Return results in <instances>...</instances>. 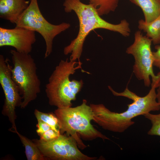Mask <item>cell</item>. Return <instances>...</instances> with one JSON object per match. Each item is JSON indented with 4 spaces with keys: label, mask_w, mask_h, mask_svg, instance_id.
Masks as SVG:
<instances>
[{
    "label": "cell",
    "mask_w": 160,
    "mask_h": 160,
    "mask_svg": "<svg viewBox=\"0 0 160 160\" xmlns=\"http://www.w3.org/2000/svg\"><path fill=\"white\" fill-rule=\"evenodd\" d=\"M157 87L156 84L151 85L148 93L143 97L138 96L127 87L121 92L113 90L114 96L127 97L132 100V103L127 105L126 111L121 113L112 112L102 104H90L94 113L93 121L105 130L117 133L124 132L135 124L132 120L134 118L160 109L157 100Z\"/></svg>",
    "instance_id": "1"
},
{
    "label": "cell",
    "mask_w": 160,
    "mask_h": 160,
    "mask_svg": "<svg viewBox=\"0 0 160 160\" xmlns=\"http://www.w3.org/2000/svg\"><path fill=\"white\" fill-rule=\"evenodd\" d=\"M65 12L72 11L76 14L79 22V29L76 37L69 44L65 47L63 52L67 55L71 53L70 61H80L85 39L92 30L103 28L117 32L124 37H128L131 31L129 22L121 20L117 24H113L102 19L92 4H85L81 0H65L63 4Z\"/></svg>",
    "instance_id": "2"
},
{
    "label": "cell",
    "mask_w": 160,
    "mask_h": 160,
    "mask_svg": "<svg viewBox=\"0 0 160 160\" xmlns=\"http://www.w3.org/2000/svg\"><path fill=\"white\" fill-rule=\"evenodd\" d=\"M82 63L61 60L49 77L46 85L45 92L49 104L57 108L71 107L72 101L76 100L77 94L82 88V80H71L70 76L81 69Z\"/></svg>",
    "instance_id": "3"
},
{
    "label": "cell",
    "mask_w": 160,
    "mask_h": 160,
    "mask_svg": "<svg viewBox=\"0 0 160 160\" xmlns=\"http://www.w3.org/2000/svg\"><path fill=\"white\" fill-rule=\"evenodd\" d=\"M54 113L58 119L61 134L65 132L76 140L79 148L83 149L87 147L80 138L86 140L97 138L103 140L110 139L95 129L91 121L94 119L91 107L87 101L83 100L81 104L74 107L57 108Z\"/></svg>",
    "instance_id": "4"
},
{
    "label": "cell",
    "mask_w": 160,
    "mask_h": 160,
    "mask_svg": "<svg viewBox=\"0 0 160 160\" xmlns=\"http://www.w3.org/2000/svg\"><path fill=\"white\" fill-rule=\"evenodd\" d=\"M13 66L12 78L17 86L23 101L20 107L23 109L35 100L41 91L40 81L37 73L34 59L29 54L10 51Z\"/></svg>",
    "instance_id": "5"
},
{
    "label": "cell",
    "mask_w": 160,
    "mask_h": 160,
    "mask_svg": "<svg viewBox=\"0 0 160 160\" xmlns=\"http://www.w3.org/2000/svg\"><path fill=\"white\" fill-rule=\"evenodd\" d=\"M15 24V26L24 28L41 34L46 45L44 58L48 57L52 52L55 37L71 26L69 23L65 22L55 25L48 22L42 14L37 0H30L28 7Z\"/></svg>",
    "instance_id": "6"
},
{
    "label": "cell",
    "mask_w": 160,
    "mask_h": 160,
    "mask_svg": "<svg viewBox=\"0 0 160 160\" xmlns=\"http://www.w3.org/2000/svg\"><path fill=\"white\" fill-rule=\"evenodd\" d=\"M152 41L140 31L134 34L133 43L126 49V52L132 55L135 60L133 72L136 77L143 81L144 85L149 87L152 82H160V72L156 75L153 71V57L151 49Z\"/></svg>",
    "instance_id": "7"
},
{
    "label": "cell",
    "mask_w": 160,
    "mask_h": 160,
    "mask_svg": "<svg viewBox=\"0 0 160 160\" xmlns=\"http://www.w3.org/2000/svg\"><path fill=\"white\" fill-rule=\"evenodd\" d=\"M36 145L43 155L48 160H95L82 153L79 149L76 140L72 136L60 134L56 138L49 141L34 139Z\"/></svg>",
    "instance_id": "8"
},
{
    "label": "cell",
    "mask_w": 160,
    "mask_h": 160,
    "mask_svg": "<svg viewBox=\"0 0 160 160\" xmlns=\"http://www.w3.org/2000/svg\"><path fill=\"white\" fill-rule=\"evenodd\" d=\"M9 62V59H5L3 55H0V83L5 97L2 113L8 117L12 124L10 131L16 133L18 131L15 122L16 118L15 110L16 107H20L22 98L12 78L13 67Z\"/></svg>",
    "instance_id": "9"
},
{
    "label": "cell",
    "mask_w": 160,
    "mask_h": 160,
    "mask_svg": "<svg viewBox=\"0 0 160 160\" xmlns=\"http://www.w3.org/2000/svg\"><path fill=\"white\" fill-rule=\"evenodd\" d=\"M35 32L22 27L12 29L0 28V47L11 46L17 52L29 54L36 42Z\"/></svg>",
    "instance_id": "10"
},
{
    "label": "cell",
    "mask_w": 160,
    "mask_h": 160,
    "mask_svg": "<svg viewBox=\"0 0 160 160\" xmlns=\"http://www.w3.org/2000/svg\"><path fill=\"white\" fill-rule=\"evenodd\" d=\"M29 3L26 0H0V17L15 24Z\"/></svg>",
    "instance_id": "11"
},
{
    "label": "cell",
    "mask_w": 160,
    "mask_h": 160,
    "mask_svg": "<svg viewBox=\"0 0 160 160\" xmlns=\"http://www.w3.org/2000/svg\"><path fill=\"white\" fill-rule=\"evenodd\" d=\"M143 11L145 21L150 22L160 15V0H129Z\"/></svg>",
    "instance_id": "12"
},
{
    "label": "cell",
    "mask_w": 160,
    "mask_h": 160,
    "mask_svg": "<svg viewBox=\"0 0 160 160\" xmlns=\"http://www.w3.org/2000/svg\"><path fill=\"white\" fill-rule=\"evenodd\" d=\"M138 28L146 33L154 45L160 44V15L156 19L149 23L140 19L138 21Z\"/></svg>",
    "instance_id": "13"
},
{
    "label": "cell",
    "mask_w": 160,
    "mask_h": 160,
    "mask_svg": "<svg viewBox=\"0 0 160 160\" xmlns=\"http://www.w3.org/2000/svg\"><path fill=\"white\" fill-rule=\"evenodd\" d=\"M16 134L19 136L25 148L26 157L28 160H47L44 156L36 145L32 141L22 135L17 131Z\"/></svg>",
    "instance_id": "14"
},
{
    "label": "cell",
    "mask_w": 160,
    "mask_h": 160,
    "mask_svg": "<svg viewBox=\"0 0 160 160\" xmlns=\"http://www.w3.org/2000/svg\"><path fill=\"white\" fill-rule=\"evenodd\" d=\"M100 16L114 12L118 6L119 0H89Z\"/></svg>",
    "instance_id": "15"
},
{
    "label": "cell",
    "mask_w": 160,
    "mask_h": 160,
    "mask_svg": "<svg viewBox=\"0 0 160 160\" xmlns=\"http://www.w3.org/2000/svg\"><path fill=\"white\" fill-rule=\"evenodd\" d=\"M34 114L37 121L47 123L52 129L60 133L58 120L55 113H44L35 109Z\"/></svg>",
    "instance_id": "16"
},
{
    "label": "cell",
    "mask_w": 160,
    "mask_h": 160,
    "mask_svg": "<svg viewBox=\"0 0 160 160\" xmlns=\"http://www.w3.org/2000/svg\"><path fill=\"white\" fill-rule=\"evenodd\" d=\"M144 116L151 124V127L148 131V134L150 135L160 137V113L157 114H153L150 113Z\"/></svg>",
    "instance_id": "17"
},
{
    "label": "cell",
    "mask_w": 160,
    "mask_h": 160,
    "mask_svg": "<svg viewBox=\"0 0 160 160\" xmlns=\"http://www.w3.org/2000/svg\"><path fill=\"white\" fill-rule=\"evenodd\" d=\"M60 134L51 129L40 135V139L45 141H49L53 140L58 136Z\"/></svg>",
    "instance_id": "18"
},
{
    "label": "cell",
    "mask_w": 160,
    "mask_h": 160,
    "mask_svg": "<svg viewBox=\"0 0 160 160\" xmlns=\"http://www.w3.org/2000/svg\"><path fill=\"white\" fill-rule=\"evenodd\" d=\"M37 129L36 130L38 134L40 135L48 130L52 129L50 126L47 123L40 121H38L36 125Z\"/></svg>",
    "instance_id": "19"
},
{
    "label": "cell",
    "mask_w": 160,
    "mask_h": 160,
    "mask_svg": "<svg viewBox=\"0 0 160 160\" xmlns=\"http://www.w3.org/2000/svg\"><path fill=\"white\" fill-rule=\"evenodd\" d=\"M156 51L153 52V66L160 70V46L156 45L155 47Z\"/></svg>",
    "instance_id": "20"
},
{
    "label": "cell",
    "mask_w": 160,
    "mask_h": 160,
    "mask_svg": "<svg viewBox=\"0 0 160 160\" xmlns=\"http://www.w3.org/2000/svg\"><path fill=\"white\" fill-rule=\"evenodd\" d=\"M157 100L160 105V84L157 88L156 91Z\"/></svg>",
    "instance_id": "21"
}]
</instances>
